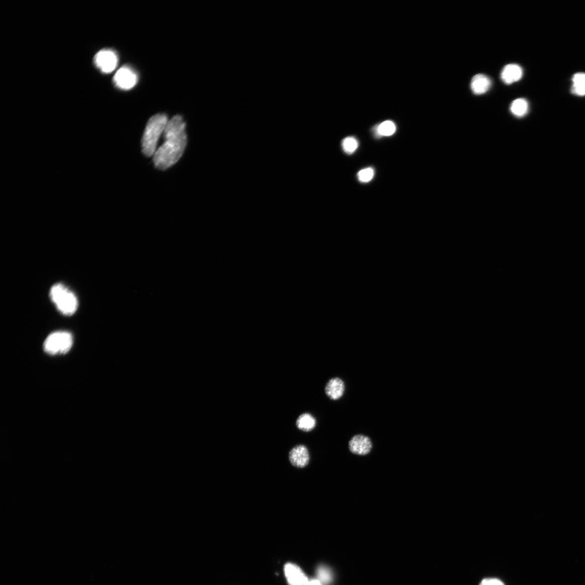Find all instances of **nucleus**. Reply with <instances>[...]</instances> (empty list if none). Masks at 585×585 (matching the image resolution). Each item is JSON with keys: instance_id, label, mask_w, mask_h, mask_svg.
Here are the masks:
<instances>
[{"instance_id": "1", "label": "nucleus", "mask_w": 585, "mask_h": 585, "mask_svg": "<svg viewBox=\"0 0 585 585\" xmlns=\"http://www.w3.org/2000/svg\"><path fill=\"white\" fill-rule=\"evenodd\" d=\"M164 138L165 142L154 157L155 166L160 170H166L174 165L186 149V123L181 115H177L168 121L164 130Z\"/></svg>"}, {"instance_id": "2", "label": "nucleus", "mask_w": 585, "mask_h": 585, "mask_svg": "<svg viewBox=\"0 0 585 585\" xmlns=\"http://www.w3.org/2000/svg\"><path fill=\"white\" fill-rule=\"evenodd\" d=\"M168 123V117L163 113L156 114L149 119L142 142V151L146 156L151 157L156 153L158 139Z\"/></svg>"}, {"instance_id": "3", "label": "nucleus", "mask_w": 585, "mask_h": 585, "mask_svg": "<svg viewBox=\"0 0 585 585\" xmlns=\"http://www.w3.org/2000/svg\"><path fill=\"white\" fill-rule=\"evenodd\" d=\"M50 297L59 312L65 315L74 314L78 307L77 297L68 288L62 284L52 286Z\"/></svg>"}, {"instance_id": "4", "label": "nucleus", "mask_w": 585, "mask_h": 585, "mask_svg": "<svg viewBox=\"0 0 585 585\" xmlns=\"http://www.w3.org/2000/svg\"><path fill=\"white\" fill-rule=\"evenodd\" d=\"M72 334L66 331H58L50 335L46 339L44 347L49 355L66 354L73 345Z\"/></svg>"}, {"instance_id": "5", "label": "nucleus", "mask_w": 585, "mask_h": 585, "mask_svg": "<svg viewBox=\"0 0 585 585\" xmlns=\"http://www.w3.org/2000/svg\"><path fill=\"white\" fill-rule=\"evenodd\" d=\"M113 82L116 87L123 90H129L135 86L138 82V76L135 70L130 66L122 67L115 73Z\"/></svg>"}, {"instance_id": "6", "label": "nucleus", "mask_w": 585, "mask_h": 585, "mask_svg": "<svg viewBox=\"0 0 585 585\" xmlns=\"http://www.w3.org/2000/svg\"><path fill=\"white\" fill-rule=\"evenodd\" d=\"M95 62L97 68L102 72L109 73L116 69L118 59L117 54L113 51L105 49L96 55Z\"/></svg>"}, {"instance_id": "7", "label": "nucleus", "mask_w": 585, "mask_h": 585, "mask_svg": "<svg viewBox=\"0 0 585 585\" xmlns=\"http://www.w3.org/2000/svg\"><path fill=\"white\" fill-rule=\"evenodd\" d=\"M284 573L289 585H306L309 581L303 571L294 564H286Z\"/></svg>"}, {"instance_id": "8", "label": "nucleus", "mask_w": 585, "mask_h": 585, "mask_svg": "<svg viewBox=\"0 0 585 585\" xmlns=\"http://www.w3.org/2000/svg\"><path fill=\"white\" fill-rule=\"evenodd\" d=\"M349 444L351 453L358 455H368L373 448V444L370 438L363 435L353 436Z\"/></svg>"}, {"instance_id": "9", "label": "nucleus", "mask_w": 585, "mask_h": 585, "mask_svg": "<svg viewBox=\"0 0 585 585\" xmlns=\"http://www.w3.org/2000/svg\"><path fill=\"white\" fill-rule=\"evenodd\" d=\"M289 459L291 464L295 467H305L309 461L308 449L302 445L292 448L289 454Z\"/></svg>"}, {"instance_id": "10", "label": "nucleus", "mask_w": 585, "mask_h": 585, "mask_svg": "<svg viewBox=\"0 0 585 585\" xmlns=\"http://www.w3.org/2000/svg\"><path fill=\"white\" fill-rule=\"evenodd\" d=\"M345 391L344 381L339 377L332 378L325 386V393L329 398L337 400L343 397Z\"/></svg>"}, {"instance_id": "11", "label": "nucleus", "mask_w": 585, "mask_h": 585, "mask_svg": "<svg viewBox=\"0 0 585 585\" xmlns=\"http://www.w3.org/2000/svg\"><path fill=\"white\" fill-rule=\"evenodd\" d=\"M522 76V69L516 64H508L504 66L501 73L502 81L506 85L519 81Z\"/></svg>"}, {"instance_id": "12", "label": "nucleus", "mask_w": 585, "mask_h": 585, "mask_svg": "<svg viewBox=\"0 0 585 585\" xmlns=\"http://www.w3.org/2000/svg\"><path fill=\"white\" fill-rule=\"evenodd\" d=\"M491 85L489 78L483 74H478L472 78L471 87L475 95H481L489 90Z\"/></svg>"}, {"instance_id": "13", "label": "nucleus", "mask_w": 585, "mask_h": 585, "mask_svg": "<svg viewBox=\"0 0 585 585\" xmlns=\"http://www.w3.org/2000/svg\"><path fill=\"white\" fill-rule=\"evenodd\" d=\"M572 93L578 96H585V73H576L572 78Z\"/></svg>"}, {"instance_id": "14", "label": "nucleus", "mask_w": 585, "mask_h": 585, "mask_svg": "<svg viewBox=\"0 0 585 585\" xmlns=\"http://www.w3.org/2000/svg\"><path fill=\"white\" fill-rule=\"evenodd\" d=\"M297 427L301 430L308 432L312 430L316 426V420L313 416L309 413H303L298 417L296 423Z\"/></svg>"}, {"instance_id": "15", "label": "nucleus", "mask_w": 585, "mask_h": 585, "mask_svg": "<svg viewBox=\"0 0 585 585\" xmlns=\"http://www.w3.org/2000/svg\"><path fill=\"white\" fill-rule=\"evenodd\" d=\"M528 108V101L525 99L519 98L512 102L510 111L516 117H522L527 113Z\"/></svg>"}, {"instance_id": "16", "label": "nucleus", "mask_w": 585, "mask_h": 585, "mask_svg": "<svg viewBox=\"0 0 585 585\" xmlns=\"http://www.w3.org/2000/svg\"><path fill=\"white\" fill-rule=\"evenodd\" d=\"M317 577L322 585H328L333 581V574L330 568L325 566H320L316 572Z\"/></svg>"}, {"instance_id": "17", "label": "nucleus", "mask_w": 585, "mask_h": 585, "mask_svg": "<svg viewBox=\"0 0 585 585\" xmlns=\"http://www.w3.org/2000/svg\"><path fill=\"white\" fill-rule=\"evenodd\" d=\"M396 127L395 124L392 121L387 120L384 121L378 127V132L380 135L385 136H390L393 135L395 132Z\"/></svg>"}, {"instance_id": "18", "label": "nucleus", "mask_w": 585, "mask_h": 585, "mask_svg": "<svg viewBox=\"0 0 585 585\" xmlns=\"http://www.w3.org/2000/svg\"><path fill=\"white\" fill-rule=\"evenodd\" d=\"M358 143L357 139L352 137L345 138L343 142V148L347 154H352L358 148Z\"/></svg>"}, {"instance_id": "19", "label": "nucleus", "mask_w": 585, "mask_h": 585, "mask_svg": "<svg viewBox=\"0 0 585 585\" xmlns=\"http://www.w3.org/2000/svg\"><path fill=\"white\" fill-rule=\"evenodd\" d=\"M374 170L373 168H368L363 169L358 174L359 180L362 182H369L373 179Z\"/></svg>"}, {"instance_id": "20", "label": "nucleus", "mask_w": 585, "mask_h": 585, "mask_svg": "<svg viewBox=\"0 0 585 585\" xmlns=\"http://www.w3.org/2000/svg\"><path fill=\"white\" fill-rule=\"evenodd\" d=\"M480 585H504V584L497 579H485Z\"/></svg>"}, {"instance_id": "21", "label": "nucleus", "mask_w": 585, "mask_h": 585, "mask_svg": "<svg viewBox=\"0 0 585 585\" xmlns=\"http://www.w3.org/2000/svg\"><path fill=\"white\" fill-rule=\"evenodd\" d=\"M306 585H323L318 580H309Z\"/></svg>"}]
</instances>
